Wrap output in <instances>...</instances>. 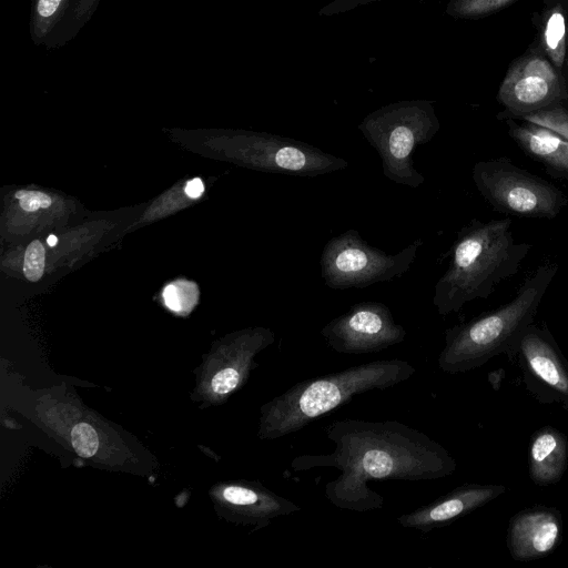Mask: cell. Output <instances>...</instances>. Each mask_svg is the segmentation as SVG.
I'll list each match as a JSON object with an SVG mask.
<instances>
[{
    "instance_id": "6da1fadb",
    "label": "cell",
    "mask_w": 568,
    "mask_h": 568,
    "mask_svg": "<svg viewBox=\"0 0 568 568\" xmlns=\"http://www.w3.org/2000/svg\"><path fill=\"white\" fill-rule=\"evenodd\" d=\"M335 445L329 454L300 455L291 467L308 470L334 467L339 475L325 485V497L344 510L381 509L384 498L368 487L371 480H433L452 475L456 460L426 434L397 420L345 418L325 428Z\"/></svg>"
},
{
    "instance_id": "7a4b0ae2",
    "label": "cell",
    "mask_w": 568,
    "mask_h": 568,
    "mask_svg": "<svg viewBox=\"0 0 568 568\" xmlns=\"http://www.w3.org/2000/svg\"><path fill=\"white\" fill-rule=\"evenodd\" d=\"M510 226L509 219L473 220L458 232L448 268L434 287L433 304L439 315L487 298L501 281L517 273L531 245L516 242Z\"/></svg>"
},
{
    "instance_id": "3957f363",
    "label": "cell",
    "mask_w": 568,
    "mask_h": 568,
    "mask_svg": "<svg viewBox=\"0 0 568 568\" xmlns=\"http://www.w3.org/2000/svg\"><path fill=\"white\" fill-rule=\"evenodd\" d=\"M415 373L406 361L379 359L296 383L262 406L260 437L276 439L298 432L355 395L384 390Z\"/></svg>"
},
{
    "instance_id": "277c9868",
    "label": "cell",
    "mask_w": 568,
    "mask_h": 568,
    "mask_svg": "<svg viewBox=\"0 0 568 568\" xmlns=\"http://www.w3.org/2000/svg\"><path fill=\"white\" fill-rule=\"evenodd\" d=\"M558 265L539 266L520 286L516 296L501 307L445 331V346L438 367L448 374L483 366L503 352H514L524 332L532 324L540 302Z\"/></svg>"
},
{
    "instance_id": "5b68a950",
    "label": "cell",
    "mask_w": 568,
    "mask_h": 568,
    "mask_svg": "<svg viewBox=\"0 0 568 568\" xmlns=\"http://www.w3.org/2000/svg\"><path fill=\"white\" fill-rule=\"evenodd\" d=\"M439 128L433 103L426 100L384 105L358 124L365 140L381 156L383 174L392 182L414 189L425 182L414 165V151L429 142Z\"/></svg>"
},
{
    "instance_id": "8992f818",
    "label": "cell",
    "mask_w": 568,
    "mask_h": 568,
    "mask_svg": "<svg viewBox=\"0 0 568 568\" xmlns=\"http://www.w3.org/2000/svg\"><path fill=\"white\" fill-rule=\"evenodd\" d=\"M422 239L388 254L365 242L351 229L332 237L324 246L320 265L324 284L332 290L365 288L403 276L413 265Z\"/></svg>"
},
{
    "instance_id": "52a82bcc",
    "label": "cell",
    "mask_w": 568,
    "mask_h": 568,
    "mask_svg": "<svg viewBox=\"0 0 568 568\" xmlns=\"http://www.w3.org/2000/svg\"><path fill=\"white\" fill-rule=\"evenodd\" d=\"M473 180L483 197L500 212L552 219L566 203L551 183L506 159L477 162Z\"/></svg>"
},
{
    "instance_id": "ba28073f",
    "label": "cell",
    "mask_w": 568,
    "mask_h": 568,
    "mask_svg": "<svg viewBox=\"0 0 568 568\" xmlns=\"http://www.w3.org/2000/svg\"><path fill=\"white\" fill-rule=\"evenodd\" d=\"M321 334L333 351L362 355L399 344L407 333L404 326L395 322L387 305L361 302L329 321L323 326Z\"/></svg>"
},
{
    "instance_id": "9c48e42d",
    "label": "cell",
    "mask_w": 568,
    "mask_h": 568,
    "mask_svg": "<svg viewBox=\"0 0 568 568\" xmlns=\"http://www.w3.org/2000/svg\"><path fill=\"white\" fill-rule=\"evenodd\" d=\"M566 97L560 72L538 53L517 60L498 91V100L516 116L551 105Z\"/></svg>"
},
{
    "instance_id": "30bf717a",
    "label": "cell",
    "mask_w": 568,
    "mask_h": 568,
    "mask_svg": "<svg viewBox=\"0 0 568 568\" xmlns=\"http://www.w3.org/2000/svg\"><path fill=\"white\" fill-rule=\"evenodd\" d=\"M505 490L506 488L500 485H463L436 498L428 505L400 515L397 521L405 528L429 532L481 507Z\"/></svg>"
},
{
    "instance_id": "8fae6325",
    "label": "cell",
    "mask_w": 568,
    "mask_h": 568,
    "mask_svg": "<svg viewBox=\"0 0 568 568\" xmlns=\"http://www.w3.org/2000/svg\"><path fill=\"white\" fill-rule=\"evenodd\" d=\"M514 352L519 354L525 372L551 390L568 408V364L551 335L531 324Z\"/></svg>"
},
{
    "instance_id": "7c38bea8",
    "label": "cell",
    "mask_w": 568,
    "mask_h": 568,
    "mask_svg": "<svg viewBox=\"0 0 568 568\" xmlns=\"http://www.w3.org/2000/svg\"><path fill=\"white\" fill-rule=\"evenodd\" d=\"M561 534L559 517L550 509H529L515 515L508 529V547L516 560L536 559L551 552Z\"/></svg>"
},
{
    "instance_id": "4fadbf2b",
    "label": "cell",
    "mask_w": 568,
    "mask_h": 568,
    "mask_svg": "<svg viewBox=\"0 0 568 568\" xmlns=\"http://www.w3.org/2000/svg\"><path fill=\"white\" fill-rule=\"evenodd\" d=\"M568 444L564 434L551 427L538 430L530 442L529 474L540 486L554 484L567 467Z\"/></svg>"
},
{
    "instance_id": "5bb4252c",
    "label": "cell",
    "mask_w": 568,
    "mask_h": 568,
    "mask_svg": "<svg viewBox=\"0 0 568 568\" xmlns=\"http://www.w3.org/2000/svg\"><path fill=\"white\" fill-rule=\"evenodd\" d=\"M514 140L531 156L568 174V140L550 129L527 122L509 123Z\"/></svg>"
},
{
    "instance_id": "9a60e30c",
    "label": "cell",
    "mask_w": 568,
    "mask_h": 568,
    "mask_svg": "<svg viewBox=\"0 0 568 568\" xmlns=\"http://www.w3.org/2000/svg\"><path fill=\"white\" fill-rule=\"evenodd\" d=\"M542 44L551 63L560 70L566 57L567 30L565 17L559 7L552 9L546 20Z\"/></svg>"
},
{
    "instance_id": "2e32d148",
    "label": "cell",
    "mask_w": 568,
    "mask_h": 568,
    "mask_svg": "<svg viewBox=\"0 0 568 568\" xmlns=\"http://www.w3.org/2000/svg\"><path fill=\"white\" fill-rule=\"evenodd\" d=\"M519 118L527 122L550 129L568 140V111L560 105H548L521 114Z\"/></svg>"
},
{
    "instance_id": "e0dca14e",
    "label": "cell",
    "mask_w": 568,
    "mask_h": 568,
    "mask_svg": "<svg viewBox=\"0 0 568 568\" xmlns=\"http://www.w3.org/2000/svg\"><path fill=\"white\" fill-rule=\"evenodd\" d=\"M515 0H452L447 12L456 18H477L493 13Z\"/></svg>"
},
{
    "instance_id": "ac0fdd59",
    "label": "cell",
    "mask_w": 568,
    "mask_h": 568,
    "mask_svg": "<svg viewBox=\"0 0 568 568\" xmlns=\"http://www.w3.org/2000/svg\"><path fill=\"white\" fill-rule=\"evenodd\" d=\"M71 444L80 457L89 458L99 448V437L90 424L79 423L71 430Z\"/></svg>"
},
{
    "instance_id": "d6986e66",
    "label": "cell",
    "mask_w": 568,
    "mask_h": 568,
    "mask_svg": "<svg viewBox=\"0 0 568 568\" xmlns=\"http://www.w3.org/2000/svg\"><path fill=\"white\" fill-rule=\"evenodd\" d=\"M44 247L40 241H33L27 247L23 262V273L27 280L37 282L41 278L44 270Z\"/></svg>"
},
{
    "instance_id": "ffe728a7",
    "label": "cell",
    "mask_w": 568,
    "mask_h": 568,
    "mask_svg": "<svg viewBox=\"0 0 568 568\" xmlns=\"http://www.w3.org/2000/svg\"><path fill=\"white\" fill-rule=\"evenodd\" d=\"M243 374V367L226 366L212 377L211 388L215 394L226 395L240 386Z\"/></svg>"
},
{
    "instance_id": "44dd1931",
    "label": "cell",
    "mask_w": 568,
    "mask_h": 568,
    "mask_svg": "<svg viewBox=\"0 0 568 568\" xmlns=\"http://www.w3.org/2000/svg\"><path fill=\"white\" fill-rule=\"evenodd\" d=\"M16 197L20 201V206L28 212L51 205V197L39 191L20 190L16 193Z\"/></svg>"
},
{
    "instance_id": "7402d4cb",
    "label": "cell",
    "mask_w": 568,
    "mask_h": 568,
    "mask_svg": "<svg viewBox=\"0 0 568 568\" xmlns=\"http://www.w3.org/2000/svg\"><path fill=\"white\" fill-rule=\"evenodd\" d=\"M163 297L166 306L172 311H179L181 308L179 292L174 285H169L165 287Z\"/></svg>"
},
{
    "instance_id": "603a6c76",
    "label": "cell",
    "mask_w": 568,
    "mask_h": 568,
    "mask_svg": "<svg viewBox=\"0 0 568 568\" xmlns=\"http://www.w3.org/2000/svg\"><path fill=\"white\" fill-rule=\"evenodd\" d=\"M204 191V185L201 179L195 178L190 180L185 185V193L192 199L199 197Z\"/></svg>"
},
{
    "instance_id": "cb8c5ba5",
    "label": "cell",
    "mask_w": 568,
    "mask_h": 568,
    "mask_svg": "<svg viewBox=\"0 0 568 568\" xmlns=\"http://www.w3.org/2000/svg\"><path fill=\"white\" fill-rule=\"evenodd\" d=\"M47 242L50 246H54V245H57L58 239L54 235H49V237L47 239Z\"/></svg>"
}]
</instances>
